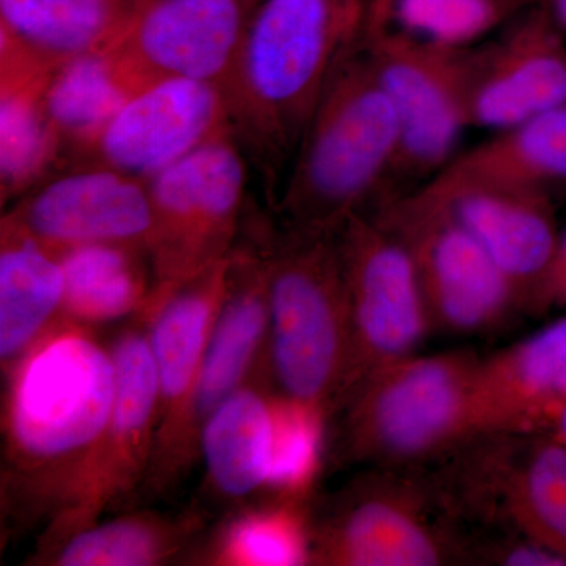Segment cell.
<instances>
[{"mask_svg":"<svg viewBox=\"0 0 566 566\" xmlns=\"http://www.w3.org/2000/svg\"><path fill=\"white\" fill-rule=\"evenodd\" d=\"M3 406L2 509L14 527L62 534L95 482L117 371L92 327L59 319L13 367Z\"/></svg>","mask_w":566,"mask_h":566,"instance_id":"obj_1","label":"cell"},{"mask_svg":"<svg viewBox=\"0 0 566 566\" xmlns=\"http://www.w3.org/2000/svg\"><path fill=\"white\" fill-rule=\"evenodd\" d=\"M364 0H262L222 84L230 132L273 210L342 57L370 22Z\"/></svg>","mask_w":566,"mask_h":566,"instance_id":"obj_2","label":"cell"},{"mask_svg":"<svg viewBox=\"0 0 566 566\" xmlns=\"http://www.w3.org/2000/svg\"><path fill=\"white\" fill-rule=\"evenodd\" d=\"M398 147L397 115L364 35L335 66L305 129L273 208L281 229L338 234L354 216L385 205Z\"/></svg>","mask_w":566,"mask_h":566,"instance_id":"obj_3","label":"cell"},{"mask_svg":"<svg viewBox=\"0 0 566 566\" xmlns=\"http://www.w3.org/2000/svg\"><path fill=\"white\" fill-rule=\"evenodd\" d=\"M268 262V371L275 395L334 411L348 368V296L338 234L274 230L253 221Z\"/></svg>","mask_w":566,"mask_h":566,"instance_id":"obj_4","label":"cell"},{"mask_svg":"<svg viewBox=\"0 0 566 566\" xmlns=\"http://www.w3.org/2000/svg\"><path fill=\"white\" fill-rule=\"evenodd\" d=\"M479 354L471 349L406 357L379 368L345 403V461L390 471H420L474 438Z\"/></svg>","mask_w":566,"mask_h":566,"instance_id":"obj_5","label":"cell"},{"mask_svg":"<svg viewBox=\"0 0 566 566\" xmlns=\"http://www.w3.org/2000/svg\"><path fill=\"white\" fill-rule=\"evenodd\" d=\"M453 523L515 534L566 558V442L547 433L474 436L431 476Z\"/></svg>","mask_w":566,"mask_h":566,"instance_id":"obj_6","label":"cell"},{"mask_svg":"<svg viewBox=\"0 0 566 566\" xmlns=\"http://www.w3.org/2000/svg\"><path fill=\"white\" fill-rule=\"evenodd\" d=\"M308 520V564H465L463 536L419 471L371 469Z\"/></svg>","mask_w":566,"mask_h":566,"instance_id":"obj_7","label":"cell"},{"mask_svg":"<svg viewBox=\"0 0 566 566\" xmlns=\"http://www.w3.org/2000/svg\"><path fill=\"white\" fill-rule=\"evenodd\" d=\"M365 50L392 104L400 133L390 202L441 174L455 158L461 134L471 128L469 50H446L397 31L376 10L374 0Z\"/></svg>","mask_w":566,"mask_h":566,"instance_id":"obj_8","label":"cell"},{"mask_svg":"<svg viewBox=\"0 0 566 566\" xmlns=\"http://www.w3.org/2000/svg\"><path fill=\"white\" fill-rule=\"evenodd\" d=\"M249 170L232 134H223L147 180L151 296L232 253L243 227Z\"/></svg>","mask_w":566,"mask_h":566,"instance_id":"obj_9","label":"cell"},{"mask_svg":"<svg viewBox=\"0 0 566 566\" xmlns=\"http://www.w3.org/2000/svg\"><path fill=\"white\" fill-rule=\"evenodd\" d=\"M338 241L348 296L349 354L335 409L379 368L415 356L434 333L411 252L381 212L354 216Z\"/></svg>","mask_w":566,"mask_h":566,"instance_id":"obj_10","label":"cell"},{"mask_svg":"<svg viewBox=\"0 0 566 566\" xmlns=\"http://www.w3.org/2000/svg\"><path fill=\"white\" fill-rule=\"evenodd\" d=\"M375 210L411 252L434 331L490 334L523 312L515 286L444 205L416 189Z\"/></svg>","mask_w":566,"mask_h":566,"instance_id":"obj_11","label":"cell"},{"mask_svg":"<svg viewBox=\"0 0 566 566\" xmlns=\"http://www.w3.org/2000/svg\"><path fill=\"white\" fill-rule=\"evenodd\" d=\"M262 0H147L109 51L129 93L166 80L222 87Z\"/></svg>","mask_w":566,"mask_h":566,"instance_id":"obj_12","label":"cell"},{"mask_svg":"<svg viewBox=\"0 0 566 566\" xmlns=\"http://www.w3.org/2000/svg\"><path fill=\"white\" fill-rule=\"evenodd\" d=\"M230 255L191 279L153 294L145 308L159 378V417L147 475L169 486L191 461L188 419L197 376L226 290Z\"/></svg>","mask_w":566,"mask_h":566,"instance_id":"obj_13","label":"cell"},{"mask_svg":"<svg viewBox=\"0 0 566 566\" xmlns=\"http://www.w3.org/2000/svg\"><path fill=\"white\" fill-rule=\"evenodd\" d=\"M2 226L57 255L99 243L147 249L153 230L147 180L102 166L65 170L14 200Z\"/></svg>","mask_w":566,"mask_h":566,"instance_id":"obj_14","label":"cell"},{"mask_svg":"<svg viewBox=\"0 0 566 566\" xmlns=\"http://www.w3.org/2000/svg\"><path fill=\"white\" fill-rule=\"evenodd\" d=\"M566 104V36L542 3L468 52L471 128L501 132Z\"/></svg>","mask_w":566,"mask_h":566,"instance_id":"obj_15","label":"cell"},{"mask_svg":"<svg viewBox=\"0 0 566 566\" xmlns=\"http://www.w3.org/2000/svg\"><path fill=\"white\" fill-rule=\"evenodd\" d=\"M223 134L232 132L222 87L191 80L156 82L134 93L71 169L102 166L150 180Z\"/></svg>","mask_w":566,"mask_h":566,"instance_id":"obj_16","label":"cell"},{"mask_svg":"<svg viewBox=\"0 0 566 566\" xmlns=\"http://www.w3.org/2000/svg\"><path fill=\"white\" fill-rule=\"evenodd\" d=\"M255 227H249L248 240L237 241L230 253L226 290L197 376L189 409L188 433L193 450L208 416L223 400L249 381L270 329L268 262Z\"/></svg>","mask_w":566,"mask_h":566,"instance_id":"obj_17","label":"cell"},{"mask_svg":"<svg viewBox=\"0 0 566 566\" xmlns=\"http://www.w3.org/2000/svg\"><path fill=\"white\" fill-rule=\"evenodd\" d=\"M147 319L125 327L112 344L117 392L95 482L69 527L44 547L96 523L147 476L159 417V378L148 340Z\"/></svg>","mask_w":566,"mask_h":566,"instance_id":"obj_18","label":"cell"},{"mask_svg":"<svg viewBox=\"0 0 566 566\" xmlns=\"http://www.w3.org/2000/svg\"><path fill=\"white\" fill-rule=\"evenodd\" d=\"M417 189L463 223L515 286L523 312L535 315L560 234L553 197L480 185Z\"/></svg>","mask_w":566,"mask_h":566,"instance_id":"obj_19","label":"cell"},{"mask_svg":"<svg viewBox=\"0 0 566 566\" xmlns=\"http://www.w3.org/2000/svg\"><path fill=\"white\" fill-rule=\"evenodd\" d=\"M566 401V315L480 359L474 436L547 433Z\"/></svg>","mask_w":566,"mask_h":566,"instance_id":"obj_20","label":"cell"},{"mask_svg":"<svg viewBox=\"0 0 566 566\" xmlns=\"http://www.w3.org/2000/svg\"><path fill=\"white\" fill-rule=\"evenodd\" d=\"M427 185L497 186L554 199L566 189V104L493 133Z\"/></svg>","mask_w":566,"mask_h":566,"instance_id":"obj_21","label":"cell"},{"mask_svg":"<svg viewBox=\"0 0 566 566\" xmlns=\"http://www.w3.org/2000/svg\"><path fill=\"white\" fill-rule=\"evenodd\" d=\"M147 0H0V40L50 69L111 51Z\"/></svg>","mask_w":566,"mask_h":566,"instance_id":"obj_22","label":"cell"},{"mask_svg":"<svg viewBox=\"0 0 566 566\" xmlns=\"http://www.w3.org/2000/svg\"><path fill=\"white\" fill-rule=\"evenodd\" d=\"M52 69L0 52V196L2 205L62 170L61 148L44 111Z\"/></svg>","mask_w":566,"mask_h":566,"instance_id":"obj_23","label":"cell"},{"mask_svg":"<svg viewBox=\"0 0 566 566\" xmlns=\"http://www.w3.org/2000/svg\"><path fill=\"white\" fill-rule=\"evenodd\" d=\"M274 395L262 382L243 387L208 416L199 436L208 482L227 501L266 488L273 463Z\"/></svg>","mask_w":566,"mask_h":566,"instance_id":"obj_24","label":"cell"},{"mask_svg":"<svg viewBox=\"0 0 566 566\" xmlns=\"http://www.w3.org/2000/svg\"><path fill=\"white\" fill-rule=\"evenodd\" d=\"M65 277L61 259L10 227L0 232V359L3 371L63 315Z\"/></svg>","mask_w":566,"mask_h":566,"instance_id":"obj_25","label":"cell"},{"mask_svg":"<svg viewBox=\"0 0 566 566\" xmlns=\"http://www.w3.org/2000/svg\"><path fill=\"white\" fill-rule=\"evenodd\" d=\"M65 297L63 319L81 326L144 314L153 293L147 249L129 244H85L59 253Z\"/></svg>","mask_w":566,"mask_h":566,"instance_id":"obj_26","label":"cell"},{"mask_svg":"<svg viewBox=\"0 0 566 566\" xmlns=\"http://www.w3.org/2000/svg\"><path fill=\"white\" fill-rule=\"evenodd\" d=\"M132 96L114 69L109 51L81 55L52 71L43 104L61 148V172L91 150Z\"/></svg>","mask_w":566,"mask_h":566,"instance_id":"obj_27","label":"cell"},{"mask_svg":"<svg viewBox=\"0 0 566 566\" xmlns=\"http://www.w3.org/2000/svg\"><path fill=\"white\" fill-rule=\"evenodd\" d=\"M199 526L197 516H120L63 536L46 546L41 560L59 566L159 565L177 556Z\"/></svg>","mask_w":566,"mask_h":566,"instance_id":"obj_28","label":"cell"},{"mask_svg":"<svg viewBox=\"0 0 566 566\" xmlns=\"http://www.w3.org/2000/svg\"><path fill=\"white\" fill-rule=\"evenodd\" d=\"M536 0H374L397 31L446 50L490 40Z\"/></svg>","mask_w":566,"mask_h":566,"instance_id":"obj_29","label":"cell"},{"mask_svg":"<svg viewBox=\"0 0 566 566\" xmlns=\"http://www.w3.org/2000/svg\"><path fill=\"white\" fill-rule=\"evenodd\" d=\"M296 501L245 509L212 539L207 560L234 566L308 564V520L296 512Z\"/></svg>","mask_w":566,"mask_h":566,"instance_id":"obj_30","label":"cell"},{"mask_svg":"<svg viewBox=\"0 0 566 566\" xmlns=\"http://www.w3.org/2000/svg\"><path fill=\"white\" fill-rule=\"evenodd\" d=\"M324 417L274 395V449L268 490L294 501L303 493L322 452Z\"/></svg>","mask_w":566,"mask_h":566,"instance_id":"obj_31","label":"cell"},{"mask_svg":"<svg viewBox=\"0 0 566 566\" xmlns=\"http://www.w3.org/2000/svg\"><path fill=\"white\" fill-rule=\"evenodd\" d=\"M551 308H566V226L558 234L553 262L536 300L535 315Z\"/></svg>","mask_w":566,"mask_h":566,"instance_id":"obj_32","label":"cell"},{"mask_svg":"<svg viewBox=\"0 0 566 566\" xmlns=\"http://www.w3.org/2000/svg\"><path fill=\"white\" fill-rule=\"evenodd\" d=\"M538 2L566 36V0H538Z\"/></svg>","mask_w":566,"mask_h":566,"instance_id":"obj_33","label":"cell"},{"mask_svg":"<svg viewBox=\"0 0 566 566\" xmlns=\"http://www.w3.org/2000/svg\"><path fill=\"white\" fill-rule=\"evenodd\" d=\"M547 434L566 442V401L565 405L562 406L560 411H558L556 420H554L553 427L547 431Z\"/></svg>","mask_w":566,"mask_h":566,"instance_id":"obj_34","label":"cell"}]
</instances>
